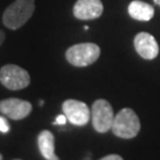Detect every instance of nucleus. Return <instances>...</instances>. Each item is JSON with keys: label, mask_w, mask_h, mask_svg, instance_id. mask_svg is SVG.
<instances>
[{"label": "nucleus", "mask_w": 160, "mask_h": 160, "mask_svg": "<svg viewBox=\"0 0 160 160\" xmlns=\"http://www.w3.org/2000/svg\"><path fill=\"white\" fill-rule=\"evenodd\" d=\"M34 6V0H16L2 14L4 25L10 30L20 29L32 17Z\"/></svg>", "instance_id": "nucleus-1"}, {"label": "nucleus", "mask_w": 160, "mask_h": 160, "mask_svg": "<svg viewBox=\"0 0 160 160\" xmlns=\"http://www.w3.org/2000/svg\"><path fill=\"white\" fill-rule=\"evenodd\" d=\"M140 127V120L137 113L131 108H123L115 115L112 131L116 137L132 139L139 134Z\"/></svg>", "instance_id": "nucleus-2"}, {"label": "nucleus", "mask_w": 160, "mask_h": 160, "mask_svg": "<svg viewBox=\"0 0 160 160\" xmlns=\"http://www.w3.org/2000/svg\"><path fill=\"white\" fill-rule=\"evenodd\" d=\"M100 46L94 43H81L69 48L65 52V58L74 67L83 68L95 63L100 57Z\"/></svg>", "instance_id": "nucleus-3"}, {"label": "nucleus", "mask_w": 160, "mask_h": 160, "mask_svg": "<svg viewBox=\"0 0 160 160\" xmlns=\"http://www.w3.org/2000/svg\"><path fill=\"white\" fill-rule=\"evenodd\" d=\"M114 112L112 104L103 98H98L92 103V121L94 129L98 133H106L112 129L114 122Z\"/></svg>", "instance_id": "nucleus-4"}, {"label": "nucleus", "mask_w": 160, "mask_h": 160, "mask_svg": "<svg viewBox=\"0 0 160 160\" xmlns=\"http://www.w3.org/2000/svg\"><path fill=\"white\" fill-rule=\"evenodd\" d=\"M30 75L25 69L7 64L0 69V82L10 90H20L30 84Z\"/></svg>", "instance_id": "nucleus-5"}, {"label": "nucleus", "mask_w": 160, "mask_h": 160, "mask_svg": "<svg viewBox=\"0 0 160 160\" xmlns=\"http://www.w3.org/2000/svg\"><path fill=\"white\" fill-rule=\"evenodd\" d=\"M62 109L68 121H70L75 126H86L92 119V109L87 106V103L78 100L64 101Z\"/></svg>", "instance_id": "nucleus-6"}, {"label": "nucleus", "mask_w": 160, "mask_h": 160, "mask_svg": "<svg viewBox=\"0 0 160 160\" xmlns=\"http://www.w3.org/2000/svg\"><path fill=\"white\" fill-rule=\"evenodd\" d=\"M32 112V104L17 97L0 101V113L12 120H23Z\"/></svg>", "instance_id": "nucleus-7"}, {"label": "nucleus", "mask_w": 160, "mask_h": 160, "mask_svg": "<svg viewBox=\"0 0 160 160\" xmlns=\"http://www.w3.org/2000/svg\"><path fill=\"white\" fill-rule=\"evenodd\" d=\"M134 48L143 59H154L159 53L158 42L152 34L147 32H139L134 38Z\"/></svg>", "instance_id": "nucleus-8"}, {"label": "nucleus", "mask_w": 160, "mask_h": 160, "mask_svg": "<svg viewBox=\"0 0 160 160\" xmlns=\"http://www.w3.org/2000/svg\"><path fill=\"white\" fill-rule=\"evenodd\" d=\"M72 11L75 17L80 20H92L101 17L103 4L101 0H77Z\"/></svg>", "instance_id": "nucleus-9"}, {"label": "nucleus", "mask_w": 160, "mask_h": 160, "mask_svg": "<svg viewBox=\"0 0 160 160\" xmlns=\"http://www.w3.org/2000/svg\"><path fill=\"white\" fill-rule=\"evenodd\" d=\"M128 13L133 19L139 22H149L154 17V7L145 1L134 0L128 6Z\"/></svg>", "instance_id": "nucleus-10"}, {"label": "nucleus", "mask_w": 160, "mask_h": 160, "mask_svg": "<svg viewBox=\"0 0 160 160\" xmlns=\"http://www.w3.org/2000/svg\"><path fill=\"white\" fill-rule=\"evenodd\" d=\"M38 148L46 160H58L55 153V137L50 131H42L38 134Z\"/></svg>", "instance_id": "nucleus-11"}, {"label": "nucleus", "mask_w": 160, "mask_h": 160, "mask_svg": "<svg viewBox=\"0 0 160 160\" xmlns=\"http://www.w3.org/2000/svg\"><path fill=\"white\" fill-rule=\"evenodd\" d=\"M8 131H10V125H8V122L6 121L5 118L0 116V132H1V133H7Z\"/></svg>", "instance_id": "nucleus-12"}, {"label": "nucleus", "mask_w": 160, "mask_h": 160, "mask_svg": "<svg viewBox=\"0 0 160 160\" xmlns=\"http://www.w3.org/2000/svg\"><path fill=\"white\" fill-rule=\"evenodd\" d=\"M67 121H68V119H67L65 114H64V115H58L57 118H56V120L53 121V123H55V125H59V126H63V125H65V123H67Z\"/></svg>", "instance_id": "nucleus-13"}, {"label": "nucleus", "mask_w": 160, "mask_h": 160, "mask_svg": "<svg viewBox=\"0 0 160 160\" xmlns=\"http://www.w3.org/2000/svg\"><path fill=\"white\" fill-rule=\"evenodd\" d=\"M101 160H122V157L118 154H109L101 158Z\"/></svg>", "instance_id": "nucleus-14"}, {"label": "nucleus", "mask_w": 160, "mask_h": 160, "mask_svg": "<svg viewBox=\"0 0 160 160\" xmlns=\"http://www.w3.org/2000/svg\"><path fill=\"white\" fill-rule=\"evenodd\" d=\"M4 40H5V33H4V31L0 30V46H1V44H2Z\"/></svg>", "instance_id": "nucleus-15"}, {"label": "nucleus", "mask_w": 160, "mask_h": 160, "mask_svg": "<svg viewBox=\"0 0 160 160\" xmlns=\"http://www.w3.org/2000/svg\"><path fill=\"white\" fill-rule=\"evenodd\" d=\"M154 2L157 4V5H159V6H160V0H154Z\"/></svg>", "instance_id": "nucleus-16"}, {"label": "nucleus", "mask_w": 160, "mask_h": 160, "mask_svg": "<svg viewBox=\"0 0 160 160\" xmlns=\"http://www.w3.org/2000/svg\"><path fill=\"white\" fill-rule=\"evenodd\" d=\"M1 159H2V155L0 154V160H1Z\"/></svg>", "instance_id": "nucleus-17"}]
</instances>
